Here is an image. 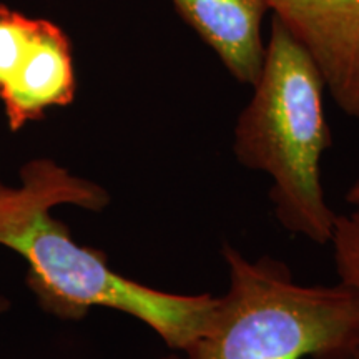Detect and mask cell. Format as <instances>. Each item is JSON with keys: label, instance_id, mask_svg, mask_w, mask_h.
I'll list each match as a JSON object with an SVG mask.
<instances>
[{"label": "cell", "instance_id": "2", "mask_svg": "<svg viewBox=\"0 0 359 359\" xmlns=\"http://www.w3.org/2000/svg\"><path fill=\"white\" fill-rule=\"evenodd\" d=\"M251 88L253 95L233 130L238 163L271 178L268 196L283 230L330 245L338 215L321 183V160L331 147L325 80L275 15L262 72Z\"/></svg>", "mask_w": 359, "mask_h": 359}, {"label": "cell", "instance_id": "10", "mask_svg": "<svg viewBox=\"0 0 359 359\" xmlns=\"http://www.w3.org/2000/svg\"><path fill=\"white\" fill-rule=\"evenodd\" d=\"M8 308H11V303H8V299L4 298V296H0V314L6 313Z\"/></svg>", "mask_w": 359, "mask_h": 359}, {"label": "cell", "instance_id": "1", "mask_svg": "<svg viewBox=\"0 0 359 359\" xmlns=\"http://www.w3.org/2000/svg\"><path fill=\"white\" fill-rule=\"evenodd\" d=\"M110 193L50 158L30 160L20 185L0 188V246L27 264V286L39 306L62 321H82L93 308L128 314L150 327L170 351H182L203 333L217 296L156 290L120 275L103 251L83 246L52 215L60 205L102 212Z\"/></svg>", "mask_w": 359, "mask_h": 359}, {"label": "cell", "instance_id": "8", "mask_svg": "<svg viewBox=\"0 0 359 359\" xmlns=\"http://www.w3.org/2000/svg\"><path fill=\"white\" fill-rule=\"evenodd\" d=\"M34 17L0 2V90L6 87L32 39Z\"/></svg>", "mask_w": 359, "mask_h": 359}, {"label": "cell", "instance_id": "6", "mask_svg": "<svg viewBox=\"0 0 359 359\" xmlns=\"http://www.w3.org/2000/svg\"><path fill=\"white\" fill-rule=\"evenodd\" d=\"M238 83L253 87L266 45L262 37L268 0H170Z\"/></svg>", "mask_w": 359, "mask_h": 359}, {"label": "cell", "instance_id": "3", "mask_svg": "<svg viewBox=\"0 0 359 359\" xmlns=\"http://www.w3.org/2000/svg\"><path fill=\"white\" fill-rule=\"evenodd\" d=\"M228 288L205 331L161 359H349L359 344V294L336 285H303L288 264L251 259L222 245Z\"/></svg>", "mask_w": 359, "mask_h": 359}, {"label": "cell", "instance_id": "4", "mask_svg": "<svg viewBox=\"0 0 359 359\" xmlns=\"http://www.w3.org/2000/svg\"><path fill=\"white\" fill-rule=\"evenodd\" d=\"M316 64L341 111L359 118V0H268Z\"/></svg>", "mask_w": 359, "mask_h": 359}, {"label": "cell", "instance_id": "7", "mask_svg": "<svg viewBox=\"0 0 359 359\" xmlns=\"http://www.w3.org/2000/svg\"><path fill=\"white\" fill-rule=\"evenodd\" d=\"M330 245L338 281L359 294V205L351 206V212L338 215ZM349 359H359V344Z\"/></svg>", "mask_w": 359, "mask_h": 359}, {"label": "cell", "instance_id": "9", "mask_svg": "<svg viewBox=\"0 0 359 359\" xmlns=\"http://www.w3.org/2000/svg\"><path fill=\"white\" fill-rule=\"evenodd\" d=\"M346 201L351 206H358L359 205V175H358L356 180H354V182L348 188Z\"/></svg>", "mask_w": 359, "mask_h": 359}, {"label": "cell", "instance_id": "11", "mask_svg": "<svg viewBox=\"0 0 359 359\" xmlns=\"http://www.w3.org/2000/svg\"><path fill=\"white\" fill-rule=\"evenodd\" d=\"M4 187V182H2V180H0V188H2Z\"/></svg>", "mask_w": 359, "mask_h": 359}, {"label": "cell", "instance_id": "5", "mask_svg": "<svg viewBox=\"0 0 359 359\" xmlns=\"http://www.w3.org/2000/svg\"><path fill=\"white\" fill-rule=\"evenodd\" d=\"M75 93L77 77L69 35L53 22L37 19L24 57L0 90L8 128L19 132L27 123L39 122L47 110L70 105Z\"/></svg>", "mask_w": 359, "mask_h": 359}]
</instances>
